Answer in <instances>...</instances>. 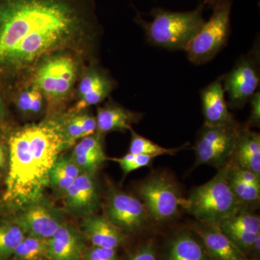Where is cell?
<instances>
[{"mask_svg":"<svg viewBox=\"0 0 260 260\" xmlns=\"http://www.w3.org/2000/svg\"><path fill=\"white\" fill-rule=\"evenodd\" d=\"M183 208L200 223L215 225L242 210L229 184L227 165L219 169L209 181L195 187L184 200Z\"/></svg>","mask_w":260,"mask_h":260,"instance_id":"4","label":"cell"},{"mask_svg":"<svg viewBox=\"0 0 260 260\" xmlns=\"http://www.w3.org/2000/svg\"><path fill=\"white\" fill-rule=\"evenodd\" d=\"M129 130L131 132V140L129 153L150 155L155 158L164 155H174L183 149V147L175 148H164L148 138L138 135L132 128Z\"/></svg>","mask_w":260,"mask_h":260,"instance_id":"24","label":"cell"},{"mask_svg":"<svg viewBox=\"0 0 260 260\" xmlns=\"http://www.w3.org/2000/svg\"><path fill=\"white\" fill-rule=\"evenodd\" d=\"M82 260H118L116 249L92 246L86 249Z\"/></svg>","mask_w":260,"mask_h":260,"instance_id":"28","label":"cell"},{"mask_svg":"<svg viewBox=\"0 0 260 260\" xmlns=\"http://www.w3.org/2000/svg\"><path fill=\"white\" fill-rule=\"evenodd\" d=\"M203 243L187 232L174 238L169 248L167 260H210Z\"/></svg>","mask_w":260,"mask_h":260,"instance_id":"19","label":"cell"},{"mask_svg":"<svg viewBox=\"0 0 260 260\" xmlns=\"http://www.w3.org/2000/svg\"><path fill=\"white\" fill-rule=\"evenodd\" d=\"M220 228H230L251 234L260 233V218L258 215L244 211L242 209L218 224Z\"/></svg>","mask_w":260,"mask_h":260,"instance_id":"25","label":"cell"},{"mask_svg":"<svg viewBox=\"0 0 260 260\" xmlns=\"http://www.w3.org/2000/svg\"><path fill=\"white\" fill-rule=\"evenodd\" d=\"M240 124L211 126L205 124L200 130L194 145L196 166L225 167L232 160Z\"/></svg>","mask_w":260,"mask_h":260,"instance_id":"8","label":"cell"},{"mask_svg":"<svg viewBox=\"0 0 260 260\" xmlns=\"http://www.w3.org/2000/svg\"><path fill=\"white\" fill-rule=\"evenodd\" d=\"M25 235L13 219L0 220V260H9Z\"/></svg>","mask_w":260,"mask_h":260,"instance_id":"21","label":"cell"},{"mask_svg":"<svg viewBox=\"0 0 260 260\" xmlns=\"http://www.w3.org/2000/svg\"><path fill=\"white\" fill-rule=\"evenodd\" d=\"M232 161L260 176V135L247 125L239 128Z\"/></svg>","mask_w":260,"mask_h":260,"instance_id":"17","label":"cell"},{"mask_svg":"<svg viewBox=\"0 0 260 260\" xmlns=\"http://www.w3.org/2000/svg\"><path fill=\"white\" fill-rule=\"evenodd\" d=\"M225 0H203V4L204 5H208L210 8H215V6L223 3Z\"/></svg>","mask_w":260,"mask_h":260,"instance_id":"33","label":"cell"},{"mask_svg":"<svg viewBox=\"0 0 260 260\" xmlns=\"http://www.w3.org/2000/svg\"><path fill=\"white\" fill-rule=\"evenodd\" d=\"M104 213V216L123 233L139 232L150 219L139 198L114 187L108 191Z\"/></svg>","mask_w":260,"mask_h":260,"instance_id":"9","label":"cell"},{"mask_svg":"<svg viewBox=\"0 0 260 260\" xmlns=\"http://www.w3.org/2000/svg\"><path fill=\"white\" fill-rule=\"evenodd\" d=\"M78 0H0V69L32 64L90 25Z\"/></svg>","mask_w":260,"mask_h":260,"instance_id":"1","label":"cell"},{"mask_svg":"<svg viewBox=\"0 0 260 260\" xmlns=\"http://www.w3.org/2000/svg\"><path fill=\"white\" fill-rule=\"evenodd\" d=\"M73 162L79 168L81 172L95 174L103 164L107 160L104 148L89 153L81 154L77 156H70Z\"/></svg>","mask_w":260,"mask_h":260,"instance_id":"26","label":"cell"},{"mask_svg":"<svg viewBox=\"0 0 260 260\" xmlns=\"http://www.w3.org/2000/svg\"><path fill=\"white\" fill-rule=\"evenodd\" d=\"M210 259L215 260H246L242 252L225 235L218 225L201 223L196 229Z\"/></svg>","mask_w":260,"mask_h":260,"instance_id":"16","label":"cell"},{"mask_svg":"<svg viewBox=\"0 0 260 260\" xmlns=\"http://www.w3.org/2000/svg\"><path fill=\"white\" fill-rule=\"evenodd\" d=\"M227 175L233 192L242 206L259 203L260 185L242 180L231 171L229 164H227Z\"/></svg>","mask_w":260,"mask_h":260,"instance_id":"23","label":"cell"},{"mask_svg":"<svg viewBox=\"0 0 260 260\" xmlns=\"http://www.w3.org/2000/svg\"><path fill=\"white\" fill-rule=\"evenodd\" d=\"M9 260H49L48 239L26 234Z\"/></svg>","mask_w":260,"mask_h":260,"instance_id":"22","label":"cell"},{"mask_svg":"<svg viewBox=\"0 0 260 260\" xmlns=\"http://www.w3.org/2000/svg\"><path fill=\"white\" fill-rule=\"evenodd\" d=\"M85 250L82 234L64 223L48 239L49 260H82Z\"/></svg>","mask_w":260,"mask_h":260,"instance_id":"14","label":"cell"},{"mask_svg":"<svg viewBox=\"0 0 260 260\" xmlns=\"http://www.w3.org/2000/svg\"><path fill=\"white\" fill-rule=\"evenodd\" d=\"M200 97L205 124L229 125L237 122L229 110L221 76L203 88L200 93Z\"/></svg>","mask_w":260,"mask_h":260,"instance_id":"13","label":"cell"},{"mask_svg":"<svg viewBox=\"0 0 260 260\" xmlns=\"http://www.w3.org/2000/svg\"><path fill=\"white\" fill-rule=\"evenodd\" d=\"M3 114V104H2L1 99H0V118L2 117Z\"/></svg>","mask_w":260,"mask_h":260,"instance_id":"34","label":"cell"},{"mask_svg":"<svg viewBox=\"0 0 260 260\" xmlns=\"http://www.w3.org/2000/svg\"><path fill=\"white\" fill-rule=\"evenodd\" d=\"M155 157L142 154L126 153L121 158H110L119 164L124 175L141 168L149 167Z\"/></svg>","mask_w":260,"mask_h":260,"instance_id":"27","label":"cell"},{"mask_svg":"<svg viewBox=\"0 0 260 260\" xmlns=\"http://www.w3.org/2000/svg\"><path fill=\"white\" fill-rule=\"evenodd\" d=\"M246 260H250V259H246Z\"/></svg>","mask_w":260,"mask_h":260,"instance_id":"35","label":"cell"},{"mask_svg":"<svg viewBox=\"0 0 260 260\" xmlns=\"http://www.w3.org/2000/svg\"><path fill=\"white\" fill-rule=\"evenodd\" d=\"M64 197L67 208L75 215L87 216L95 213L100 205V197L94 174L80 173Z\"/></svg>","mask_w":260,"mask_h":260,"instance_id":"12","label":"cell"},{"mask_svg":"<svg viewBox=\"0 0 260 260\" xmlns=\"http://www.w3.org/2000/svg\"><path fill=\"white\" fill-rule=\"evenodd\" d=\"M250 102L251 112L249 120L246 125L250 126H259L260 124V93L256 91L253 94L249 99Z\"/></svg>","mask_w":260,"mask_h":260,"instance_id":"29","label":"cell"},{"mask_svg":"<svg viewBox=\"0 0 260 260\" xmlns=\"http://www.w3.org/2000/svg\"><path fill=\"white\" fill-rule=\"evenodd\" d=\"M204 8L203 3L188 12L154 8L150 13L152 20L147 21L138 15L136 22L143 27L147 40L152 45L171 51L184 50L205 23Z\"/></svg>","mask_w":260,"mask_h":260,"instance_id":"3","label":"cell"},{"mask_svg":"<svg viewBox=\"0 0 260 260\" xmlns=\"http://www.w3.org/2000/svg\"><path fill=\"white\" fill-rule=\"evenodd\" d=\"M138 194L149 218L159 223L177 217L185 200L175 182L164 174L152 176L143 181L138 187Z\"/></svg>","mask_w":260,"mask_h":260,"instance_id":"7","label":"cell"},{"mask_svg":"<svg viewBox=\"0 0 260 260\" xmlns=\"http://www.w3.org/2000/svg\"><path fill=\"white\" fill-rule=\"evenodd\" d=\"M39 90L37 88H32L31 90H27L20 94L18 100V105L20 110L24 112H30L32 102Z\"/></svg>","mask_w":260,"mask_h":260,"instance_id":"30","label":"cell"},{"mask_svg":"<svg viewBox=\"0 0 260 260\" xmlns=\"http://www.w3.org/2000/svg\"><path fill=\"white\" fill-rule=\"evenodd\" d=\"M142 114L124 109L115 104H108L98 109L96 131L100 135L111 132H124L129 130L132 124L141 119Z\"/></svg>","mask_w":260,"mask_h":260,"instance_id":"18","label":"cell"},{"mask_svg":"<svg viewBox=\"0 0 260 260\" xmlns=\"http://www.w3.org/2000/svg\"><path fill=\"white\" fill-rule=\"evenodd\" d=\"M82 235L92 246L117 249L125 242V235L104 215L90 214L80 225Z\"/></svg>","mask_w":260,"mask_h":260,"instance_id":"15","label":"cell"},{"mask_svg":"<svg viewBox=\"0 0 260 260\" xmlns=\"http://www.w3.org/2000/svg\"><path fill=\"white\" fill-rule=\"evenodd\" d=\"M8 152L3 143L0 141V174L8 168Z\"/></svg>","mask_w":260,"mask_h":260,"instance_id":"32","label":"cell"},{"mask_svg":"<svg viewBox=\"0 0 260 260\" xmlns=\"http://www.w3.org/2000/svg\"><path fill=\"white\" fill-rule=\"evenodd\" d=\"M60 126L42 123L18 130L8 140V162L0 206L21 210L42 200L51 168L64 148Z\"/></svg>","mask_w":260,"mask_h":260,"instance_id":"2","label":"cell"},{"mask_svg":"<svg viewBox=\"0 0 260 260\" xmlns=\"http://www.w3.org/2000/svg\"><path fill=\"white\" fill-rule=\"evenodd\" d=\"M232 0H225L213 8V13L186 45L188 59L201 65L211 61L226 45L231 31Z\"/></svg>","mask_w":260,"mask_h":260,"instance_id":"5","label":"cell"},{"mask_svg":"<svg viewBox=\"0 0 260 260\" xmlns=\"http://www.w3.org/2000/svg\"><path fill=\"white\" fill-rule=\"evenodd\" d=\"M128 260H157L156 252L153 244H146L141 246Z\"/></svg>","mask_w":260,"mask_h":260,"instance_id":"31","label":"cell"},{"mask_svg":"<svg viewBox=\"0 0 260 260\" xmlns=\"http://www.w3.org/2000/svg\"><path fill=\"white\" fill-rule=\"evenodd\" d=\"M81 171L70 156L58 157L49 174V185L57 194L64 195Z\"/></svg>","mask_w":260,"mask_h":260,"instance_id":"20","label":"cell"},{"mask_svg":"<svg viewBox=\"0 0 260 260\" xmlns=\"http://www.w3.org/2000/svg\"><path fill=\"white\" fill-rule=\"evenodd\" d=\"M76 75L74 61L68 56H56L46 61L37 74L39 90L53 99H60L69 93Z\"/></svg>","mask_w":260,"mask_h":260,"instance_id":"10","label":"cell"},{"mask_svg":"<svg viewBox=\"0 0 260 260\" xmlns=\"http://www.w3.org/2000/svg\"><path fill=\"white\" fill-rule=\"evenodd\" d=\"M27 235L49 239L61 223L59 215L42 200L25 207L13 218Z\"/></svg>","mask_w":260,"mask_h":260,"instance_id":"11","label":"cell"},{"mask_svg":"<svg viewBox=\"0 0 260 260\" xmlns=\"http://www.w3.org/2000/svg\"><path fill=\"white\" fill-rule=\"evenodd\" d=\"M259 39L252 49L241 56L234 68L222 75V83L229 109H242L259 87L260 81Z\"/></svg>","mask_w":260,"mask_h":260,"instance_id":"6","label":"cell"}]
</instances>
